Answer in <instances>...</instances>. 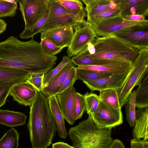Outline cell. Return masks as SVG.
<instances>
[{
    "label": "cell",
    "mask_w": 148,
    "mask_h": 148,
    "mask_svg": "<svg viewBox=\"0 0 148 148\" xmlns=\"http://www.w3.org/2000/svg\"><path fill=\"white\" fill-rule=\"evenodd\" d=\"M76 71V67L75 66L71 68L62 84L56 92V95L63 92L68 88L73 86L77 80Z\"/></svg>",
    "instance_id": "obj_38"
},
{
    "label": "cell",
    "mask_w": 148,
    "mask_h": 148,
    "mask_svg": "<svg viewBox=\"0 0 148 148\" xmlns=\"http://www.w3.org/2000/svg\"><path fill=\"white\" fill-rule=\"evenodd\" d=\"M30 74L27 71L18 69L0 67V84L24 82Z\"/></svg>",
    "instance_id": "obj_20"
},
{
    "label": "cell",
    "mask_w": 148,
    "mask_h": 148,
    "mask_svg": "<svg viewBox=\"0 0 148 148\" xmlns=\"http://www.w3.org/2000/svg\"><path fill=\"white\" fill-rule=\"evenodd\" d=\"M86 5L87 18L116 5L114 0H82Z\"/></svg>",
    "instance_id": "obj_25"
},
{
    "label": "cell",
    "mask_w": 148,
    "mask_h": 148,
    "mask_svg": "<svg viewBox=\"0 0 148 148\" xmlns=\"http://www.w3.org/2000/svg\"><path fill=\"white\" fill-rule=\"evenodd\" d=\"M135 91L136 107H148V72L144 75Z\"/></svg>",
    "instance_id": "obj_24"
},
{
    "label": "cell",
    "mask_w": 148,
    "mask_h": 148,
    "mask_svg": "<svg viewBox=\"0 0 148 148\" xmlns=\"http://www.w3.org/2000/svg\"><path fill=\"white\" fill-rule=\"evenodd\" d=\"M75 65L72 62L66 65L48 85L43 88L41 92L48 98L56 95L71 68Z\"/></svg>",
    "instance_id": "obj_19"
},
{
    "label": "cell",
    "mask_w": 148,
    "mask_h": 148,
    "mask_svg": "<svg viewBox=\"0 0 148 148\" xmlns=\"http://www.w3.org/2000/svg\"><path fill=\"white\" fill-rule=\"evenodd\" d=\"M45 74L43 73H32L26 81L31 84L38 92H41L43 88V82Z\"/></svg>",
    "instance_id": "obj_39"
},
{
    "label": "cell",
    "mask_w": 148,
    "mask_h": 148,
    "mask_svg": "<svg viewBox=\"0 0 148 148\" xmlns=\"http://www.w3.org/2000/svg\"><path fill=\"white\" fill-rule=\"evenodd\" d=\"M77 79L82 80L84 83L107 77L112 74L94 72L88 70L76 67Z\"/></svg>",
    "instance_id": "obj_30"
},
{
    "label": "cell",
    "mask_w": 148,
    "mask_h": 148,
    "mask_svg": "<svg viewBox=\"0 0 148 148\" xmlns=\"http://www.w3.org/2000/svg\"><path fill=\"white\" fill-rule=\"evenodd\" d=\"M17 6V3H13L7 0H0V18L14 16Z\"/></svg>",
    "instance_id": "obj_35"
},
{
    "label": "cell",
    "mask_w": 148,
    "mask_h": 148,
    "mask_svg": "<svg viewBox=\"0 0 148 148\" xmlns=\"http://www.w3.org/2000/svg\"><path fill=\"white\" fill-rule=\"evenodd\" d=\"M40 43L42 49L48 54L53 56L60 52L64 48L57 46L51 40L46 38L41 39Z\"/></svg>",
    "instance_id": "obj_37"
},
{
    "label": "cell",
    "mask_w": 148,
    "mask_h": 148,
    "mask_svg": "<svg viewBox=\"0 0 148 148\" xmlns=\"http://www.w3.org/2000/svg\"><path fill=\"white\" fill-rule=\"evenodd\" d=\"M132 62L119 59L110 64L101 66H79L78 69L88 70L94 72L112 75H126L131 69Z\"/></svg>",
    "instance_id": "obj_15"
},
{
    "label": "cell",
    "mask_w": 148,
    "mask_h": 148,
    "mask_svg": "<svg viewBox=\"0 0 148 148\" xmlns=\"http://www.w3.org/2000/svg\"><path fill=\"white\" fill-rule=\"evenodd\" d=\"M120 15L123 17L133 15L145 17L148 14V0H114Z\"/></svg>",
    "instance_id": "obj_14"
},
{
    "label": "cell",
    "mask_w": 148,
    "mask_h": 148,
    "mask_svg": "<svg viewBox=\"0 0 148 148\" xmlns=\"http://www.w3.org/2000/svg\"><path fill=\"white\" fill-rule=\"evenodd\" d=\"M56 56L49 55L32 38L24 42L11 35L0 42V67L14 68L33 73H46L54 66Z\"/></svg>",
    "instance_id": "obj_1"
},
{
    "label": "cell",
    "mask_w": 148,
    "mask_h": 148,
    "mask_svg": "<svg viewBox=\"0 0 148 148\" xmlns=\"http://www.w3.org/2000/svg\"><path fill=\"white\" fill-rule=\"evenodd\" d=\"M84 95L86 102V110L89 115H90L95 112L98 107L100 101L99 96L92 92H87Z\"/></svg>",
    "instance_id": "obj_34"
},
{
    "label": "cell",
    "mask_w": 148,
    "mask_h": 148,
    "mask_svg": "<svg viewBox=\"0 0 148 148\" xmlns=\"http://www.w3.org/2000/svg\"><path fill=\"white\" fill-rule=\"evenodd\" d=\"M71 62V59L69 57L64 56L62 61L57 67L45 74L43 82V88L47 86L66 65Z\"/></svg>",
    "instance_id": "obj_33"
},
{
    "label": "cell",
    "mask_w": 148,
    "mask_h": 148,
    "mask_svg": "<svg viewBox=\"0 0 148 148\" xmlns=\"http://www.w3.org/2000/svg\"><path fill=\"white\" fill-rule=\"evenodd\" d=\"M18 2L25 28H27L43 16L48 9L49 0H19Z\"/></svg>",
    "instance_id": "obj_8"
},
{
    "label": "cell",
    "mask_w": 148,
    "mask_h": 148,
    "mask_svg": "<svg viewBox=\"0 0 148 148\" xmlns=\"http://www.w3.org/2000/svg\"><path fill=\"white\" fill-rule=\"evenodd\" d=\"M120 15L119 11L116 5L87 18L86 21L90 25H94L108 18Z\"/></svg>",
    "instance_id": "obj_26"
},
{
    "label": "cell",
    "mask_w": 148,
    "mask_h": 148,
    "mask_svg": "<svg viewBox=\"0 0 148 148\" xmlns=\"http://www.w3.org/2000/svg\"><path fill=\"white\" fill-rule=\"evenodd\" d=\"M49 12V9L47 10L43 16L38 21L33 25L27 28H25L24 30L19 35L20 38L23 39H27L33 38L34 35L38 33L40 31L45 22L48 16Z\"/></svg>",
    "instance_id": "obj_32"
},
{
    "label": "cell",
    "mask_w": 148,
    "mask_h": 148,
    "mask_svg": "<svg viewBox=\"0 0 148 148\" xmlns=\"http://www.w3.org/2000/svg\"><path fill=\"white\" fill-rule=\"evenodd\" d=\"M15 84L8 82L0 84V107L5 103L12 86Z\"/></svg>",
    "instance_id": "obj_40"
},
{
    "label": "cell",
    "mask_w": 148,
    "mask_h": 148,
    "mask_svg": "<svg viewBox=\"0 0 148 148\" xmlns=\"http://www.w3.org/2000/svg\"><path fill=\"white\" fill-rule=\"evenodd\" d=\"M7 25L4 20L0 18V35L6 29Z\"/></svg>",
    "instance_id": "obj_45"
},
{
    "label": "cell",
    "mask_w": 148,
    "mask_h": 148,
    "mask_svg": "<svg viewBox=\"0 0 148 148\" xmlns=\"http://www.w3.org/2000/svg\"><path fill=\"white\" fill-rule=\"evenodd\" d=\"M52 148H75L67 143L62 142H58L52 144Z\"/></svg>",
    "instance_id": "obj_44"
},
{
    "label": "cell",
    "mask_w": 148,
    "mask_h": 148,
    "mask_svg": "<svg viewBox=\"0 0 148 148\" xmlns=\"http://www.w3.org/2000/svg\"><path fill=\"white\" fill-rule=\"evenodd\" d=\"M40 33L41 39H48L57 46L64 48L70 45L74 32L73 27H68L49 29Z\"/></svg>",
    "instance_id": "obj_13"
},
{
    "label": "cell",
    "mask_w": 148,
    "mask_h": 148,
    "mask_svg": "<svg viewBox=\"0 0 148 148\" xmlns=\"http://www.w3.org/2000/svg\"><path fill=\"white\" fill-rule=\"evenodd\" d=\"M75 31L66 53L69 58L73 57L85 49L90 42H92L97 36L86 20L79 23Z\"/></svg>",
    "instance_id": "obj_9"
},
{
    "label": "cell",
    "mask_w": 148,
    "mask_h": 148,
    "mask_svg": "<svg viewBox=\"0 0 148 148\" xmlns=\"http://www.w3.org/2000/svg\"><path fill=\"white\" fill-rule=\"evenodd\" d=\"M47 99L50 110L56 125L58 135L61 138L65 139L68 133L56 96H51Z\"/></svg>",
    "instance_id": "obj_18"
},
{
    "label": "cell",
    "mask_w": 148,
    "mask_h": 148,
    "mask_svg": "<svg viewBox=\"0 0 148 148\" xmlns=\"http://www.w3.org/2000/svg\"><path fill=\"white\" fill-rule=\"evenodd\" d=\"M127 74L112 75L107 77L84 83L93 91L95 90L100 91L108 89L116 90L122 84Z\"/></svg>",
    "instance_id": "obj_16"
},
{
    "label": "cell",
    "mask_w": 148,
    "mask_h": 148,
    "mask_svg": "<svg viewBox=\"0 0 148 148\" xmlns=\"http://www.w3.org/2000/svg\"><path fill=\"white\" fill-rule=\"evenodd\" d=\"M79 23L71 14L66 15L46 21L40 32L49 29L64 27H71L74 29Z\"/></svg>",
    "instance_id": "obj_23"
},
{
    "label": "cell",
    "mask_w": 148,
    "mask_h": 148,
    "mask_svg": "<svg viewBox=\"0 0 148 148\" xmlns=\"http://www.w3.org/2000/svg\"><path fill=\"white\" fill-rule=\"evenodd\" d=\"M117 60L119 59H96L87 57H79L75 56L71 59L72 63L78 67L105 65L112 63Z\"/></svg>",
    "instance_id": "obj_27"
},
{
    "label": "cell",
    "mask_w": 148,
    "mask_h": 148,
    "mask_svg": "<svg viewBox=\"0 0 148 148\" xmlns=\"http://www.w3.org/2000/svg\"><path fill=\"white\" fill-rule=\"evenodd\" d=\"M89 25L97 36H103L129 27L148 25V20L132 21L125 19L120 15L108 18L97 24Z\"/></svg>",
    "instance_id": "obj_10"
},
{
    "label": "cell",
    "mask_w": 148,
    "mask_h": 148,
    "mask_svg": "<svg viewBox=\"0 0 148 148\" xmlns=\"http://www.w3.org/2000/svg\"><path fill=\"white\" fill-rule=\"evenodd\" d=\"M86 105L84 95L78 92L76 93L74 102V114L75 120L81 118L86 110Z\"/></svg>",
    "instance_id": "obj_36"
},
{
    "label": "cell",
    "mask_w": 148,
    "mask_h": 148,
    "mask_svg": "<svg viewBox=\"0 0 148 148\" xmlns=\"http://www.w3.org/2000/svg\"><path fill=\"white\" fill-rule=\"evenodd\" d=\"M108 148H125V147L121 141L115 139L112 140Z\"/></svg>",
    "instance_id": "obj_43"
},
{
    "label": "cell",
    "mask_w": 148,
    "mask_h": 148,
    "mask_svg": "<svg viewBox=\"0 0 148 148\" xmlns=\"http://www.w3.org/2000/svg\"><path fill=\"white\" fill-rule=\"evenodd\" d=\"M139 50L114 36H97L92 42L75 56L108 60L123 59L132 62Z\"/></svg>",
    "instance_id": "obj_3"
},
{
    "label": "cell",
    "mask_w": 148,
    "mask_h": 148,
    "mask_svg": "<svg viewBox=\"0 0 148 148\" xmlns=\"http://www.w3.org/2000/svg\"><path fill=\"white\" fill-rule=\"evenodd\" d=\"M130 148H148L147 140L134 138L131 140Z\"/></svg>",
    "instance_id": "obj_41"
},
{
    "label": "cell",
    "mask_w": 148,
    "mask_h": 148,
    "mask_svg": "<svg viewBox=\"0 0 148 148\" xmlns=\"http://www.w3.org/2000/svg\"><path fill=\"white\" fill-rule=\"evenodd\" d=\"M123 17L125 19L135 21H143L147 20L145 17L138 15H133Z\"/></svg>",
    "instance_id": "obj_42"
},
{
    "label": "cell",
    "mask_w": 148,
    "mask_h": 148,
    "mask_svg": "<svg viewBox=\"0 0 148 148\" xmlns=\"http://www.w3.org/2000/svg\"><path fill=\"white\" fill-rule=\"evenodd\" d=\"M110 35L138 50L148 48V25L129 27Z\"/></svg>",
    "instance_id": "obj_6"
},
{
    "label": "cell",
    "mask_w": 148,
    "mask_h": 148,
    "mask_svg": "<svg viewBox=\"0 0 148 148\" xmlns=\"http://www.w3.org/2000/svg\"><path fill=\"white\" fill-rule=\"evenodd\" d=\"M99 97L101 100L113 107L121 109L116 89H108L99 91Z\"/></svg>",
    "instance_id": "obj_31"
},
{
    "label": "cell",
    "mask_w": 148,
    "mask_h": 148,
    "mask_svg": "<svg viewBox=\"0 0 148 148\" xmlns=\"http://www.w3.org/2000/svg\"><path fill=\"white\" fill-rule=\"evenodd\" d=\"M65 8L79 23L85 20L86 12L82 2L79 0H56Z\"/></svg>",
    "instance_id": "obj_22"
},
{
    "label": "cell",
    "mask_w": 148,
    "mask_h": 148,
    "mask_svg": "<svg viewBox=\"0 0 148 148\" xmlns=\"http://www.w3.org/2000/svg\"><path fill=\"white\" fill-rule=\"evenodd\" d=\"M27 118L21 112L0 109V124L7 126L13 127L24 125Z\"/></svg>",
    "instance_id": "obj_21"
},
{
    "label": "cell",
    "mask_w": 148,
    "mask_h": 148,
    "mask_svg": "<svg viewBox=\"0 0 148 148\" xmlns=\"http://www.w3.org/2000/svg\"><path fill=\"white\" fill-rule=\"evenodd\" d=\"M99 126L103 128H111L123 123L121 109H117L100 100L95 113L89 115Z\"/></svg>",
    "instance_id": "obj_7"
},
{
    "label": "cell",
    "mask_w": 148,
    "mask_h": 148,
    "mask_svg": "<svg viewBox=\"0 0 148 148\" xmlns=\"http://www.w3.org/2000/svg\"><path fill=\"white\" fill-rule=\"evenodd\" d=\"M19 137L18 132L14 128H12L0 139V148H17Z\"/></svg>",
    "instance_id": "obj_28"
},
{
    "label": "cell",
    "mask_w": 148,
    "mask_h": 148,
    "mask_svg": "<svg viewBox=\"0 0 148 148\" xmlns=\"http://www.w3.org/2000/svg\"><path fill=\"white\" fill-rule=\"evenodd\" d=\"M148 72V48L139 50L131 68L119 87L116 90L121 107L123 106L133 88L139 84Z\"/></svg>",
    "instance_id": "obj_5"
},
{
    "label": "cell",
    "mask_w": 148,
    "mask_h": 148,
    "mask_svg": "<svg viewBox=\"0 0 148 148\" xmlns=\"http://www.w3.org/2000/svg\"><path fill=\"white\" fill-rule=\"evenodd\" d=\"M111 128L97 125L90 116L69 130L68 135L75 148H108L112 140Z\"/></svg>",
    "instance_id": "obj_4"
},
{
    "label": "cell",
    "mask_w": 148,
    "mask_h": 148,
    "mask_svg": "<svg viewBox=\"0 0 148 148\" xmlns=\"http://www.w3.org/2000/svg\"><path fill=\"white\" fill-rule=\"evenodd\" d=\"M30 110L27 126L32 148H47L52 143L57 131L48 99L41 92L38 94Z\"/></svg>",
    "instance_id": "obj_2"
},
{
    "label": "cell",
    "mask_w": 148,
    "mask_h": 148,
    "mask_svg": "<svg viewBox=\"0 0 148 148\" xmlns=\"http://www.w3.org/2000/svg\"><path fill=\"white\" fill-rule=\"evenodd\" d=\"M124 105L126 110L127 121L131 127H134L136 121L135 90L131 92Z\"/></svg>",
    "instance_id": "obj_29"
},
{
    "label": "cell",
    "mask_w": 148,
    "mask_h": 148,
    "mask_svg": "<svg viewBox=\"0 0 148 148\" xmlns=\"http://www.w3.org/2000/svg\"><path fill=\"white\" fill-rule=\"evenodd\" d=\"M82 148H89L88 147H83Z\"/></svg>",
    "instance_id": "obj_46"
},
{
    "label": "cell",
    "mask_w": 148,
    "mask_h": 148,
    "mask_svg": "<svg viewBox=\"0 0 148 148\" xmlns=\"http://www.w3.org/2000/svg\"><path fill=\"white\" fill-rule=\"evenodd\" d=\"M76 92L75 88L72 86L56 95L64 119L70 125H73L75 121L74 106Z\"/></svg>",
    "instance_id": "obj_12"
},
{
    "label": "cell",
    "mask_w": 148,
    "mask_h": 148,
    "mask_svg": "<svg viewBox=\"0 0 148 148\" xmlns=\"http://www.w3.org/2000/svg\"><path fill=\"white\" fill-rule=\"evenodd\" d=\"M38 93V91L31 84L25 81L14 84L9 95L19 103L30 106Z\"/></svg>",
    "instance_id": "obj_11"
},
{
    "label": "cell",
    "mask_w": 148,
    "mask_h": 148,
    "mask_svg": "<svg viewBox=\"0 0 148 148\" xmlns=\"http://www.w3.org/2000/svg\"><path fill=\"white\" fill-rule=\"evenodd\" d=\"M136 123L132 131L134 138L147 140L148 107L138 108L136 110Z\"/></svg>",
    "instance_id": "obj_17"
}]
</instances>
